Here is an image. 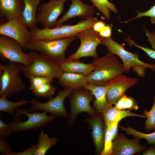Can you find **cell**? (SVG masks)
<instances>
[{"label":"cell","mask_w":155,"mask_h":155,"mask_svg":"<svg viewBox=\"0 0 155 155\" xmlns=\"http://www.w3.org/2000/svg\"><path fill=\"white\" fill-rule=\"evenodd\" d=\"M70 102V114L67 124L70 126L75 121L78 114L86 112L90 116L98 112L90 105L95 97L90 91L85 88L73 90L69 96Z\"/></svg>","instance_id":"7"},{"label":"cell","mask_w":155,"mask_h":155,"mask_svg":"<svg viewBox=\"0 0 155 155\" xmlns=\"http://www.w3.org/2000/svg\"><path fill=\"white\" fill-rule=\"evenodd\" d=\"M119 121H115L111 125V131L112 135V140L113 141L118 134V126Z\"/></svg>","instance_id":"41"},{"label":"cell","mask_w":155,"mask_h":155,"mask_svg":"<svg viewBox=\"0 0 155 155\" xmlns=\"http://www.w3.org/2000/svg\"><path fill=\"white\" fill-rule=\"evenodd\" d=\"M140 139L127 138L122 133H118L112 142V155H132L145 150V146L139 143Z\"/></svg>","instance_id":"15"},{"label":"cell","mask_w":155,"mask_h":155,"mask_svg":"<svg viewBox=\"0 0 155 155\" xmlns=\"http://www.w3.org/2000/svg\"><path fill=\"white\" fill-rule=\"evenodd\" d=\"M107 24L101 20H98L93 25V29L98 32H99Z\"/></svg>","instance_id":"40"},{"label":"cell","mask_w":155,"mask_h":155,"mask_svg":"<svg viewBox=\"0 0 155 155\" xmlns=\"http://www.w3.org/2000/svg\"><path fill=\"white\" fill-rule=\"evenodd\" d=\"M69 0H53L43 3L38 7L39 13L36 15L37 24L44 28H53L59 16L63 12L65 3Z\"/></svg>","instance_id":"12"},{"label":"cell","mask_w":155,"mask_h":155,"mask_svg":"<svg viewBox=\"0 0 155 155\" xmlns=\"http://www.w3.org/2000/svg\"><path fill=\"white\" fill-rule=\"evenodd\" d=\"M112 135L111 125H108L106 128L104 138V148L100 155H112L113 151Z\"/></svg>","instance_id":"30"},{"label":"cell","mask_w":155,"mask_h":155,"mask_svg":"<svg viewBox=\"0 0 155 155\" xmlns=\"http://www.w3.org/2000/svg\"><path fill=\"white\" fill-rule=\"evenodd\" d=\"M40 1H41L42 0H40ZM50 1H52V0H50Z\"/></svg>","instance_id":"44"},{"label":"cell","mask_w":155,"mask_h":155,"mask_svg":"<svg viewBox=\"0 0 155 155\" xmlns=\"http://www.w3.org/2000/svg\"><path fill=\"white\" fill-rule=\"evenodd\" d=\"M30 82L29 88L31 90L46 83H51L53 81V78L50 76H32L28 78Z\"/></svg>","instance_id":"31"},{"label":"cell","mask_w":155,"mask_h":155,"mask_svg":"<svg viewBox=\"0 0 155 155\" xmlns=\"http://www.w3.org/2000/svg\"><path fill=\"white\" fill-rule=\"evenodd\" d=\"M23 10L20 16L27 28L31 29L37 27L36 12L40 0H23Z\"/></svg>","instance_id":"21"},{"label":"cell","mask_w":155,"mask_h":155,"mask_svg":"<svg viewBox=\"0 0 155 155\" xmlns=\"http://www.w3.org/2000/svg\"><path fill=\"white\" fill-rule=\"evenodd\" d=\"M22 64L10 62L3 65L2 74L0 75V96L12 97L25 88L20 75Z\"/></svg>","instance_id":"6"},{"label":"cell","mask_w":155,"mask_h":155,"mask_svg":"<svg viewBox=\"0 0 155 155\" xmlns=\"http://www.w3.org/2000/svg\"><path fill=\"white\" fill-rule=\"evenodd\" d=\"M76 36L80 40V45L76 51L66 58L67 59H79L82 57H92L94 59L98 58L96 48L101 44L103 38L99 32L92 28L78 33Z\"/></svg>","instance_id":"10"},{"label":"cell","mask_w":155,"mask_h":155,"mask_svg":"<svg viewBox=\"0 0 155 155\" xmlns=\"http://www.w3.org/2000/svg\"><path fill=\"white\" fill-rule=\"evenodd\" d=\"M142 155H155V147L153 144H151L150 148L145 150L142 153Z\"/></svg>","instance_id":"43"},{"label":"cell","mask_w":155,"mask_h":155,"mask_svg":"<svg viewBox=\"0 0 155 155\" xmlns=\"http://www.w3.org/2000/svg\"><path fill=\"white\" fill-rule=\"evenodd\" d=\"M124 94L115 104V108L119 110H124L125 109Z\"/></svg>","instance_id":"42"},{"label":"cell","mask_w":155,"mask_h":155,"mask_svg":"<svg viewBox=\"0 0 155 155\" xmlns=\"http://www.w3.org/2000/svg\"><path fill=\"white\" fill-rule=\"evenodd\" d=\"M124 96L125 109H129L131 110H137L139 108L137 103L133 98L131 96L127 97V95Z\"/></svg>","instance_id":"33"},{"label":"cell","mask_w":155,"mask_h":155,"mask_svg":"<svg viewBox=\"0 0 155 155\" xmlns=\"http://www.w3.org/2000/svg\"><path fill=\"white\" fill-rule=\"evenodd\" d=\"M138 81L136 77L130 78L122 75L108 82L106 84H112L106 95L108 103L111 106L115 104L125 91L137 84Z\"/></svg>","instance_id":"14"},{"label":"cell","mask_w":155,"mask_h":155,"mask_svg":"<svg viewBox=\"0 0 155 155\" xmlns=\"http://www.w3.org/2000/svg\"><path fill=\"white\" fill-rule=\"evenodd\" d=\"M132 70L135 71L137 75L140 77H143L145 75V71L147 68L142 65H137L132 67Z\"/></svg>","instance_id":"39"},{"label":"cell","mask_w":155,"mask_h":155,"mask_svg":"<svg viewBox=\"0 0 155 155\" xmlns=\"http://www.w3.org/2000/svg\"><path fill=\"white\" fill-rule=\"evenodd\" d=\"M20 16L1 24L0 34L7 36L16 40L23 48L31 40V34Z\"/></svg>","instance_id":"13"},{"label":"cell","mask_w":155,"mask_h":155,"mask_svg":"<svg viewBox=\"0 0 155 155\" xmlns=\"http://www.w3.org/2000/svg\"><path fill=\"white\" fill-rule=\"evenodd\" d=\"M58 142L55 137H50L42 130L38 135L37 147L33 155H44L48 150Z\"/></svg>","instance_id":"24"},{"label":"cell","mask_w":155,"mask_h":155,"mask_svg":"<svg viewBox=\"0 0 155 155\" xmlns=\"http://www.w3.org/2000/svg\"><path fill=\"white\" fill-rule=\"evenodd\" d=\"M60 66L63 72L80 73L86 76L93 71L95 68L94 62L86 64L79 59L68 60L66 59Z\"/></svg>","instance_id":"22"},{"label":"cell","mask_w":155,"mask_h":155,"mask_svg":"<svg viewBox=\"0 0 155 155\" xmlns=\"http://www.w3.org/2000/svg\"><path fill=\"white\" fill-rule=\"evenodd\" d=\"M14 120L9 124L11 132L22 131L41 128L54 120L55 115H47V112L30 113L28 110L19 108L15 109Z\"/></svg>","instance_id":"4"},{"label":"cell","mask_w":155,"mask_h":155,"mask_svg":"<svg viewBox=\"0 0 155 155\" xmlns=\"http://www.w3.org/2000/svg\"><path fill=\"white\" fill-rule=\"evenodd\" d=\"M112 86L110 83L98 86L88 83L84 88L89 90L94 96L95 98L93 104L94 108L102 115L112 106L108 103L106 99L107 92Z\"/></svg>","instance_id":"18"},{"label":"cell","mask_w":155,"mask_h":155,"mask_svg":"<svg viewBox=\"0 0 155 155\" xmlns=\"http://www.w3.org/2000/svg\"><path fill=\"white\" fill-rule=\"evenodd\" d=\"M7 97L5 95L0 96V111L9 114H14L16 108L30 103V100H26L18 102H12L8 100Z\"/></svg>","instance_id":"25"},{"label":"cell","mask_w":155,"mask_h":155,"mask_svg":"<svg viewBox=\"0 0 155 155\" xmlns=\"http://www.w3.org/2000/svg\"><path fill=\"white\" fill-rule=\"evenodd\" d=\"M112 25L107 24L99 32L100 35L103 38H108L111 37L112 32Z\"/></svg>","instance_id":"36"},{"label":"cell","mask_w":155,"mask_h":155,"mask_svg":"<svg viewBox=\"0 0 155 155\" xmlns=\"http://www.w3.org/2000/svg\"><path fill=\"white\" fill-rule=\"evenodd\" d=\"M77 36L47 40H31L23 48L39 52L55 63L60 65L66 60V51Z\"/></svg>","instance_id":"3"},{"label":"cell","mask_w":155,"mask_h":155,"mask_svg":"<svg viewBox=\"0 0 155 155\" xmlns=\"http://www.w3.org/2000/svg\"><path fill=\"white\" fill-rule=\"evenodd\" d=\"M20 43L14 39L6 35H0V60L2 62L20 63L23 65H30L32 59L29 54L24 53Z\"/></svg>","instance_id":"9"},{"label":"cell","mask_w":155,"mask_h":155,"mask_svg":"<svg viewBox=\"0 0 155 155\" xmlns=\"http://www.w3.org/2000/svg\"><path fill=\"white\" fill-rule=\"evenodd\" d=\"M32 62L29 65H22L21 70L28 78L32 76H50L58 80L63 71L60 65L53 62L41 54L31 52Z\"/></svg>","instance_id":"5"},{"label":"cell","mask_w":155,"mask_h":155,"mask_svg":"<svg viewBox=\"0 0 155 155\" xmlns=\"http://www.w3.org/2000/svg\"><path fill=\"white\" fill-rule=\"evenodd\" d=\"M146 36L148 37V40L151 44L153 49L155 50V31L151 32L147 29H145Z\"/></svg>","instance_id":"38"},{"label":"cell","mask_w":155,"mask_h":155,"mask_svg":"<svg viewBox=\"0 0 155 155\" xmlns=\"http://www.w3.org/2000/svg\"><path fill=\"white\" fill-rule=\"evenodd\" d=\"M108 20L110 18L111 11L117 13L118 11L115 5L108 0H89Z\"/></svg>","instance_id":"26"},{"label":"cell","mask_w":155,"mask_h":155,"mask_svg":"<svg viewBox=\"0 0 155 155\" xmlns=\"http://www.w3.org/2000/svg\"><path fill=\"white\" fill-rule=\"evenodd\" d=\"M0 153L4 155H12L13 153L11 151V146L4 138H0Z\"/></svg>","instance_id":"34"},{"label":"cell","mask_w":155,"mask_h":155,"mask_svg":"<svg viewBox=\"0 0 155 155\" xmlns=\"http://www.w3.org/2000/svg\"><path fill=\"white\" fill-rule=\"evenodd\" d=\"M106 127L115 121H120L122 119L129 116L146 118L143 115L134 113L129 110H119L113 106L102 114Z\"/></svg>","instance_id":"23"},{"label":"cell","mask_w":155,"mask_h":155,"mask_svg":"<svg viewBox=\"0 0 155 155\" xmlns=\"http://www.w3.org/2000/svg\"><path fill=\"white\" fill-rule=\"evenodd\" d=\"M70 0L71 3L69 9L61 18L57 20L55 27L74 17L78 16L83 20H86L96 13L95 6L93 5L85 4L81 0Z\"/></svg>","instance_id":"17"},{"label":"cell","mask_w":155,"mask_h":155,"mask_svg":"<svg viewBox=\"0 0 155 155\" xmlns=\"http://www.w3.org/2000/svg\"><path fill=\"white\" fill-rule=\"evenodd\" d=\"M92 129V136L95 146V154L100 155L102 152L104 145L106 129L102 115L97 112L85 119Z\"/></svg>","instance_id":"16"},{"label":"cell","mask_w":155,"mask_h":155,"mask_svg":"<svg viewBox=\"0 0 155 155\" xmlns=\"http://www.w3.org/2000/svg\"><path fill=\"white\" fill-rule=\"evenodd\" d=\"M12 133L10 129L9 124L3 122L1 120V113L0 117V138H4Z\"/></svg>","instance_id":"35"},{"label":"cell","mask_w":155,"mask_h":155,"mask_svg":"<svg viewBox=\"0 0 155 155\" xmlns=\"http://www.w3.org/2000/svg\"><path fill=\"white\" fill-rule=\"evenodd\" d=\"M37 145L33 144L23 151L18 153L14 152L12 155H34Z\"/></svg>","instance_id":"37"},{"label":"cell","mask_w":155,"mask_h":155,"mask_svg":"<svg viewBox=\"0 0 155 155\" xmlns=\"http://www.w3.org/2000/svg\"><path fill=\"white\" fill-rule=\"evenodd\" d=\"M121 130L126 132V133L133 135V137L139 139L143 138L147 141L146 145L153 144L155 147V131L151 133L145 134L137 131L129 126L125 128L122 126L119 125Z\"/></svg>","instance_id":"28"},{"label":"cell","mask_w":155,"mask_h":155,"mask_svg":"<svg viewBox=\"0 0 155 155\" xmlns=\"http://www.w3.org/2000/svg\"><path fill=\"white\" fill-rule=\"evenodd\" d=\"M57 90V87L53 86L51 83H46L33 89L32 91L37 98H49L52 97Z\"/></svg>","instance_id":"27"},{"label":"cell","mask_w":155,"mask_h":155,"mask_svg":"<svg viewBox=\"0 0 155 155\" xmlns=\"http://www.w3.org/2000/svg\"><path fill=\"white\" fill-rule=\"evenodd\" d=\"M154 102L149 111L146 109L143 112V115L147 118L145 123V129L147 131H151L155 129V96L154 97Z\"/></svg>","instance_id":"29"},{"label":"cell","mask_w":155,"mask_h":155,"mask_svg":"<svg viewBox=\"0 0 155 155\" xmlns=\"http://www.w3.org/2000/svg\"><path fill=\"white\" fill-rule=\"evenodd\" d=\"M58 80V83L62 87L72 90L84 88L88 83L86 76L72 73L63 72Z\"/></svg>","instance_id":"20"},{"label":"cell","mask_w":155,"mask_h":155,"mask_svg":"<svg viewBox=\"0 0 155 155\" xmlns=\"http://www.w3.org/2000/svg\"><path fill=\"white\" fill-rule=\"evenodd\" d=\"M101 44L106 46L108 52L120 57L123 62L125 73H128L131 68L137 65H142L155 71V64H148L140 61L138 54L132 53L125 49L124 43L119 44L110 37L103 38Z\"/></svg>","instance_id":"11"},{"label":"cell","mask_w":155,"mask_h":155,"mask_svg":"<svg viewBox=\"0 0 155 155\" xmlns=\"http://www.w3.org/2000/svg\"><path fill=\"white\" fill-rule=\"evenodd\" d=\"M73 90L68 88L60 90L55 97L49 98V100L44 103L40 102L36 98H33L30 100L31 106L28 111L30 112L42 110L56 117L69 118L70 114L65 108L64 101L66 98L69 97Z\"/></svg>","instance_id":"8"},{"label":"cell","mask_w":155,"mask_h":155,"mask_svg":"<svg viewBox=\"0 0 155 155\" xmlns=\"http://www.w3.org/2000/svg\"><path fill=\"white\" fill-rule=\"evenodd\" d=\"M24 7L23 0H0V15L8 21L20 17Z\"/></svg>","instance_id":"19"},{"label":"cell","mask_w":155,"mask_h":155,"mask_svg":"<svg viewBox=\"0 0 155 155\" xmlns=\"http://www.w3.org/2000/svg\"><path fill=\"white\" fill-rule=\"evenodd\" d=\"M137 12V15L135 17L124 22L126 23L131 20L144 16H148L151 18L150 21L151 23L155 24V5L152 7L149 10L145 12Z\"/></svg>","instance_id":"32"},{"label":"cell","mask_w":155,"mask_h":155,"mask_svg":"<svg viewBox=\"0 0 155 155\" xmlns=\"http://www.w3.org/2000/svg\"><path fill=\"white\" fill-rule=\"evenodd\" d=\"M94 70L86 76L88 83L104 86L109 81L122 75L124 66L114 54L108 51L106 55L93 61Z\"/></svg>","instance_id":"1"},{"label":"cell","mask_w":155,"mask_h":155,"mask_svg":"<svg viewBox=\"0 0 155 155\" xmlns=\"http://www.w3.org/2000/svg\"><path fill=\"white\" fill-rule=\"evenodd\" d=\"M98 20L96 17L92 16L73 25L62 24L51 29H40L36 27L30 29L31 40H47L76 36L80 32L93 28L94 24Z\"/></svg>","instance_id":"2"}]
</instances>
